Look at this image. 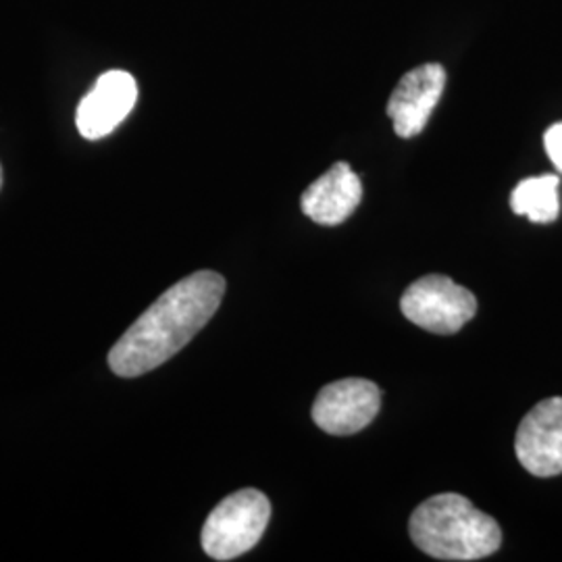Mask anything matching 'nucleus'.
<instances>
[{"label": "nucleus", "instance_id": "9b49d317", "mask_svg": "<svg viewBox=\"0 0 562 562\" xmlns=\"http://www.w3.org/2000/svg\"><path fill=\"white\" fill-rule=\"evenodd\" d=\"M543 146H546V153H548L550 161L554 162V167L562 173V123L552 125V127L546 132Z\"/></svg>", "mask_w": 562, "mask_h": 562}, {"label": "nucleus", "instance_id": "6e6552de", "mask_svg": "<svg viewBox=\"0 0 562 562\" xmlns=\"http://www.w3.org/2000/svg\"><path fill=\"white\" fill-rule=\"evenodd\" d=\"M138 101V83L127 71H106L94 88L81 99L76 113L78 132L86 140H101L115 132L134 111Z\"/></svg>", "mask_w": 562, "mask_h": 562}, {"label": "nucleus", "instance_id": "1a4fd4ad", "mask_svg": "<svg viewBox=\"0 0 562 562\" xmlns=\"http://www.w3.org/2000/svg\"><path fill=\"white\" fill-rule=\"evenodd\" d=\"M361 178L348 162H336L302 194V213L319 225H340L361 204Z\"/></svg>", "mask_w": 562, "mask_h": 562}, {"label": "nucleus", "instance_id": "9d476101", "mask_svg": "<svg viewBox=\"0 0 562 562\" xmlns=\"http://www.w3.org/2000/svg\"><path fill=\"white\" fill-rule=\"evenodd\" d=\"M559 178L542 176L522 180L510 194V209L517 215H527L533 223H550L559 217Z\"/></svg>", "mask_w": 562, "mask_h": 562}, {"label": "nucleus", "instance_id": "39448f33", "mask_svg": "<svg viewBox=\"0 0 562 562\" xmlns=\"http://www.w3.org/2000/svg\"><path fill=\"white\" fill-rule=\"evenodd\" d=\"M382 392L369 380H340L325 385L313 404V422L331 436H352L378 417Z\"/></svg>", "mask_w": 562, "mask_h": 562}, {"label": "nucleus", "instance_id": "0eeeda50", "mask_svg": "<svg viewBox=\"0 0 562 562\" xmlns=\"http://www.w3.org/2000/svg\"><path fill=\"white\" fill-rule=\"evenodd\" d=\"M446 69L440 63H425L402 76L387 102V117L401 138L419 136L434 109L442 99Z\"/></svg>", "mask_w": 562, "mask_h": 562}, {"label": "nucleus", "instance_id": "f257e3e1", "mask_svg": "<svg viewBox=\"0 0 562 562\" xmlns=\"http://www.w3.org/2000/svg\"><path fill=\"white\" fill-rule=\"evenodd\" d=\"M225 294L215 271H196L171 285L150 304L109 352V367L120 378H140L176 357L213 319Z\"/></svg>", "mask_w": 562, "mask_h": 562}, {"label": "nucleus", "instance_id": "f03ea898", "mask_svg": "<svg viewBox=\"0 0 562 562\" xmlns=\"http://www.w3.org/2000/svg\"><path fill=\"white\" fill-rule=\"evenodd\" d=\"M415 546L438 561H480L503 543L494 517L477 510L461 494H438L419 504L408 522Z\"/></svg>", "mask_w": 562, "mask_h": 562}, {"label": "nucleus", "instance_id": "20e7f679", "mask_svg": "<svg viewBox=\"0 0 562 562\" xmlns=\"http://www.w3.org/2000/svg\"><path fill=\"white\" fill-rule=\"evenodd\" d=\"M401 311L425 331L452 336L475 317L477 299L446 276H425L406 288Z\"/></svg>", "mask_w": 562, "mask_h": 562}, {"label": "nucleus", "instance_id": "f8f14e48", "mask_svg": "<svg viewBox=\"0 0 562 562\" xmlns=\"http://www.w3.org/2000/svg\"><path fill=\"white\" fill-rule=\"evenodd\" d=\"M0 186H2V169H0Z\"/></svg>", "mask_w": 562, "mask_h": 562}, {"label": "nucleus", "instance_id": "7ed1b4c3", "mask_svg": "<svg viewBox=\"0 0 562 562\" xmlns=\"http://www.w3.org/2000/svg\"><path fill=\"white\" fill-rule=\"evenodd\" d=\"M271 519L269 498L246 487L213 508L202 527V550L213 561H234L252 550Z\"/></svg>", "mask_w": 562, "mask_h": 562}, {"label": "nucleus", "instance_id": "423d86ee", "mask_svg": "<svg viewBox=\"0 0 562 562\" xmlns=\"http://www.w3.org/2000/svg\"><path fill=\"white\" fill-rule=\"evenodd\" d=\"M517 459L536 477L562 473V398L538 402L522 419L515 438Z\"/></svg>", "mask_w": 562, "mask_h": 562}]
</instances>
